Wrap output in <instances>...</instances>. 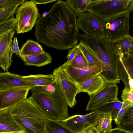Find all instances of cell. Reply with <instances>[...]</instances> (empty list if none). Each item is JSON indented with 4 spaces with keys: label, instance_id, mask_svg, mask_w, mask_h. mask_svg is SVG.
<instances>
[{
    "label": "cell",
    "instance_id": "cell-1",
    "mask_svg": "<svg viewBox=\"0 0 133 133\" xmlns=\"http://www.w3.org/2000/svg\"><path fill=\"white\" fill-rule=\"evenodd\" d=\"M77 17L65 1H57L36 21L35 35L37 41L58 50L72 48L77 44L80 34Z\"/></svg>",
    "mask_w": 133,
    "mask_h": 133
},
{
    "label": "cell",
    "instance_id": "cell-2",
    "mask_svg": "<svg viewBox=\"0 0 133 133\" xmlns=\"http://www.w3.org/2000/svg\"><path fill=\"white\" fill-rule=\"evenodd\" d=\"M30 90L34 102L49 119L62 121L68 117V105L56 79L50 85Z\"/></svg>",
    "mask_w": 133,
    "mask_h": 133
},
{
    "label": "cell",
    "instance_id": "cell-3",
    "mask_svg": "<svg viewBox=\"0 0 133 133\" xmlns=\"http://www.w3.org/2000/svg\"><path fill=\"white\" fill-rule=\"evenodd\" d=\"M78 40L90 48L100 60L102 70L99 75L105 83H119L120 80L117 73L119 56L106 36L99 37L80 34Z\"/></svg>",
    "mask_w": 133,
    "mask_h": 133
},
{
    "label": "cell",
    "instance_id": "cell-4",
    "mask_svg": "<svg viewBox=\"0 0 133 133\" xmlns=\"http://www.w3.org/2000/svg\"><path fill=\"white\" fill-rule=\"evenodd\" d=\"M10 110L24 133H46V126L49 119L31 96Z\"/></svg>",
    "mask_w": 133,
    "mask_h": 133
},
{
    "label": "cell",
    "instance_id": "cell-5",
    "mask_svg": "<svg viewBox=\"0 0 133 133\" xmlns=\"http://www.w3.org/2000/svg\"><path fill=\"white\" fill-rule=\"evenodd\" d=\"M133 0H92L85 12L93 14L104 21L124 13L131 12Z\"/></svg>",
    "mask_w": 133,
    "mask_h": 133
},
{
    "label": "cell",
    "instance_id": "cell-6",
    "mask_svg": "<svg viewBox=\"0 0 133 133\" xmlns=\"http://www.w3.org/2000/svg\"><path fill=\"white\" fill-rule=\"evenodd\" d=\"M15 13L17 20L15 29L17 34L31 30L41 16L36 5L31 1L24 2L17 8Z\"/></svg>",
    "mask_w": 133,
    "mask_h": 133
},
{
    "label": "cell",
    "instance_id": "cell-7",
    "mask_svg": "<svg viewBox=\"0 0 133 133\" xmlns=\"http://www.w3.org/2000/svg\"><path fill=\"white\" fill-rule=\"evenodd\" d=\"M130 13H124L103 21L105 35L110 42L128 36Z\"/></svg>",
    "mask_w": 133,
    "mask_h": 133
},
{
    "label": "cell",
    "instance_id": "cell-8",
    "mask_svg": "<svg viewBox=\"0 0 133 133\" xmlns=\"http://www.w3.org/2000/svg\"><path fill=\"white\" fill-rule=\"evenodd\" d=\"M76 24L78 29L85 34L99 37L105 36L103 21L92 13L85 12L79 15Z\"/></svg>",
    "mask_w": 133,
    "mask_h": 133
},
{
    "label": "cell",
    "instance_id": "cell-9",
    "mask_svg": "<svg viewBox=\"0 0 133 133\" xmlns=\"http://www.w3.org/2000/svg\"><path fill=\"white\" fill-rule=\"evenodd\" d=\"M58 83L60 89L70 108L77 103L76 99L78 86L69 77L61 66L54 70L52 74Z\"/></svg>",
    "mask_w": 133,
    "mask_h": 133
},
{
    "label": "cell",
    "instance_id": "cell-10",
    "mask_svg": "<svg viewBox=\"0 0 133 133\" xmlns=\"http://www.w3.org/2000/svg\"><path fill=\"white\" fill-rule=\"evenodd\" d=\"M60 66L78 86L90 79L99 75L102 70L101 62L94 66H88L81 68L73 67L66 62Z\"/></svg>",
    "mask_w": 133,
    "mask_h": 133
},
{
    "label": "cell",
    "instance_id": "cell-11",
    "mask_svg": "<svg viewBox=\"0 0 133 133\" xmlns=\"http://www.w3.org/2000/svg\"><path fill=\"white\" fill-rule=\"evenodd\" d=\"M118 87L116 84L105 83L96 93L89 95L90 99L86 110H92L98 106L109 101L118 100Z\"/></svg>",
    "mask_w": 133,
    "mask_h": 133
},
{
    "label": "cell",
    "instance_id": "cell-12",
    "mask_svg": "<svg viewBox=\"0 0 133 133\" xmlns=\"http://www.w3.org/2000/svg\"><path fill=\"white\" fill-rule=\"evenodd\" d=\"M99 113L95 111L87 114L75 115L62 121L64 125L71 130L81 133L88 128L96 126V119Z\"/></svg>",
    "mask_w": 133,
    "mask_h": 133
},
{
    "label": "cell",
    "instance_id": "cell-13",
    "mask_svg": "<svg viewBox=\"0 0 133 133\" xmlns=\"http://www.w3.org/2000/svg\"><path fill=\"white\" fill-rule=\"evenodd\" d=\"M31 89L18 87L0 91V110L10 109L26 99Z\"/></svg>",
    "mask_w": 133,
    "mask_h": 133
},
{
    "label": "cell",
    "instance_id": "cell-14",
    "mask_svg": "<svg viewBox=\"0 0 133 133\" xmlns=\"http://www.w3.org/2000/svg\"><path fill=\"white\" fill-rule=\"evenodd\" d=\"M15 29L0 36V67L5 71L8 70L12 62L13 38Z\"/></svg>",
    "mask_w": 133,
    "mask_h": 133
},
{
    "label": "cell",
    "instance_id": "cell-15",
    "mask_svg": "<svg viewBox=\"0 0 133 133\" xmlns=\"http://www.w3.org/2000/svg\"><path fill=\"white\" fill-rule=\"evenodd\" d=\"M35 86L23 76L9 72H0V91L18 87L31 89Z\"/></svg>",
    "mask_w": 133,
    "mask_h": 133
},
{
    "label": "cell",
    "instance_id": "cell-16",
    "mask_svg": "<svg viewBox=\"0 0 133 133\" xmlns=\"http://www.w3.org/2000/svg\"><path fill=\"white\" fill-rule=\"evenodd\" d=\"M24 133L17 122L10 109L0 110V133Z\"/></svg>",
    "mask_w": 133,
    "mask_h": 133
},
{
    "label": "cell",
    "instance_id": "cell-17",
    "mask_svg": "<svg viewBox=\"0 0 133 133\" xmlns=\"http://www.w3.org/2000/svg\"><path fill=\"white\" fill-rule=\"evenodd\" d=\"M105 83L99 75H97L84 82L78 86V94L81 92L88 93L89 96L101 89Z\"/></svg>",
    "mask_w": 133,
    "mask_h": 133
},
{
    "label": "cell",
    "instance_id": "cell-18",
    "mask_svg": "<svg viewBox=\"0 0 133 133\" xmlns=\"http://www.w3.org/2000/svg\"><path fill=\"white\" fill-rule=\"evenodd\" d=\"M110 42L119 55L125 54H133V37L130 35Z\"/></svg>",
    "mask_w": 133,
    "mask_h": 133
},
{
    "label": "cell",
    "instance_id": "cell-19",
    "mask_svg": "<svg viewBox=\"0 0 133 133\" xmlns=\"http://www.w3.org/2000/svg\"><path fill=\"white\" fill-rule=\"evenodd\" d=\"M26 65L40 67L49 64L52 61L50 55L45 52L38 55H23L21 58Z\"/></svg>",
    "mask_w": 133,
    "mask_h": 133
},
{
    "label": "cell",
    "instance_id": "cell-20",
    "mask_svg": "<svg viewBox=\"0 0 133 133\" xmlns=\"http://www.w3.org/2000/svg\"><path fill=\"white\" fill-rule=\"evenodd\" d=\"M123 103L119 99L110 101L98 106L92 111L99 113H109L115 120Z\"/></svg>",
    "mask_w": 133,
    "mask_h": 133
},
{
    "label": "cell",
    "instance_id": "cell-21",
    "mask_svg": "<svg viewBox=\"0 0 133 133\" xmlns=\"http://www.w3.org/2000/svg\"><path fill=\"white\" fill-rule=\"evenodd\" d=\"M25 79L36 86L43 87L54 82L56 79L52 74H37L23 76Z\"/></svg>",
    "mask_w": 133,
    "mask_h": 133
},
{
    "label": "cell",
    "instance_id": "cell-22",
    "mask_svg": "<svg viewBox=\"0 0 133 133\" xmlns=\"http://www.w3.org/2000/svg\"><path fill=\"white\" fill-rule=\"evenodd\" d=\"M46 133H78L66 127L61 121L49 119L46 126Z\"/></svg>",
    "mask_w": 133,
    "mask_h": 133
},
{
    "label": "cell",
    "instance_id": "cell-23",
    "mask_svg": "<svg viewBox=\"0 0 133 133\" xmlns=\"http://www.w3.org/2000/svg\"><path fill=\"white\" fill-rule=\"evenodd\" d=\"M20 50L23 56L38 55L44 52L42 46L38 43L30 39H28L23 45Z\"/></svg>",
    "mask_w": 133,
    "mask_h": 133
},
{
    "label": "cell",
    "instance_id": "cell-24",
    "mask_svg": "<svg viewBox=\"0 0 133 133\" xmlns=\"http://www.w3.org/2000/svg\"><path fill=\"white\" fill-rule=\"evenodd\" d=\"M112 117L110 114L99 113L96 119V127L102 133H105L112 129Z\"/></svg>",
    "mask_w": 133,
    "mask_h": 133
},
{
    "label": "cell",
    "instance_id": "cell-25",
    "mask_svg": "<svg viewBox=\"0 0 133 133\" xmlns=\"http://www.w3.org/2000/svg\"><path fill=\"white\" fill-rule=\"evenodd\" d=\"M92 0H67L65 2L77 16L85 12Z\"/></svg>",
    "mask_w": 133,
    "mask_h": 133
},
{
    "label": "cell",
    "instance_id": "cell-26",
    "mask_svg": "<svg viewBox=\"0 0 133 133\" xmlns=\"http://www.w3.org/2000/svg\"><path fill=\"white\" fill-rule=\"evenodd\" d=\"M133 106L125 113L117 124V128L133 133Z\"/></svg>",
    "mask_w": 133,
    "mask_h": 133
},
{
    "label": "cell",
    "instance_id": "cell-27",
    "mask_svg": "<svg viewBox=\"0 0 133 133\" xmlns=\"http://www.w3.org/2000/svg\"><path fill=\"white\" fill-rule=\"evenodd\" d=\"M81 50L88 62V65L94 66L101 62L96 54L89 47L80 41Z\"/></svg>",
    "mask_w": 133,
    "mask_h": 133
},
{
    "label": "cell",
    "instance_id": "cell-28",
    "mask_svg": "<svg viewBox=\"0 0 133 133\" xmlns=\"http://www.w3.org/2000/svg\"><path fill=\"white\" fill-rule=\"evenodd\" d=\"M17 20L14 16L0 22V36L15 29Z\"/></svg>",
    "mask_w": 133,
    "mask_h": 133
},
{
    "label": "cell",
    "instance_id": "cell-29",
    "mask_svg": "<svg viewBox=\"0 0 133 133\" xmlns=\"http://www.w3.org/2000/svg\"><path fill=\"white\" fill-rule=\"evenodd\" d=\"M19 5L14 4L0 8V22L14 16Z\"/></svg>",
    "mask_w": 133,
    "mask_h": 133
},
{
    "label": "cell",
    "instance_id": "cell-30",
    "mask_svg": "<svg viewBox=\"0 0 133 133\" xmlns=\"http://www.w3.org/2000/svg\"><path fill=\"white\" fill-rule=\"evenodd\" d=\"M69 64L73 67L79 68L89 66L88 62L81 51L75 55Z\"/></svg>",
    "mask_w": 133,
    "mask_h": 133
},
{
    "label": "cell",
    "instance_id": "cell-31",
    "mask_svg": "<svg viewBox=\"0 0 133 133\" xmlns=\"http://www.w3.org/2000/svg\"><path fill=\"white\" fill-rule=\"evenodd\" d=\"M133 106V103H123L120 110L116 119L115 120V123L117 124L121 119L122 117L128 110Z\"/></svg>",
    "mask_w": 133,
    "mask_h": 133
},
{
    "label": "cell",
    "instance_id": "cell-32",
    "mask_svg": "<svg viewBox=\"0 0 133 133\" xmlns=\"http://www.w3.org/2000/svg\"><path fill=\"white\" fill-rule=\"evenodd\" d=\"M81 51L80 45L79 43L77 44L72 49H69L68 54L66 56L68 59L66 63L69 64L75 55Z\"/></svg>",
    "mask_w": 133,
    "mask_h": 133
},
{
    "label": "cell",
    "instance_id": "cell-33",
    "mask_svg": "<svg viewBox=\"0 0 133 133\" xmlns=\"http://www.w3.org/2000/svg\"><path fill=\"white\" fill-rule=\"evenodd\" d=\"M121 97L123 103H133V92L130 91L125 87L122 91Z\"/></svg>",
    "mask_w": 133,
    "mask_h": 133
},
{
    "label": "cell",
    "instance_id": "cell-34",
    "mask_svg": "<svg viewBox=\"0 0 133 133\" xmlns=\"http://www.w3.org/2000/svg\"><path fill=\"white\" fill-rule=\"evenodd\" d=\"M24 0H0V8L6 7L14 4L21 5Z\"/></svg>",
    "mask_w": 133,
    "mask_h": 133
},
{
    "label": "cell",
    "instance_id": "cell-35",
    "mask_svg": "<svg viewBox=\"0 0 133 133\" xmlns=\"http://www.w3.org/2000/svg\"><path fill=\"white\" fill-rule=\"evenodd\" d=\"M12 50L13 53H15L22 58L23 55L21 53L19 47L18 41L16 37H15L13 40L12 45Z\"/></svg>",
    "mask_w": 133,
    "mask_h": 133
},
{
    "label": "cell",
    "instance_id": "cell-36",
    "mask_svg": "<svg viewBox=\"0 0 133 133\" xmlns=\"http://www.w3.org/2000/svg\"><path fill=\"white\" fill-rule=\"evenodd\" d=\"M81 133H101V132L96 127L92 126L88 128Z\"/></svg>",
    "mask_w": 133,
    "mask_h": 133
},
{
    "label": "cell",
    "instance_id": "cell-37",
    "mask_svg": "<svg viewBox=\"0 0 133 133\" xmlns=\"http://www.w3.org/2000/svg\"><path fill=\"white\" fill-rule=\"evenodd\" d=\"M105 133H132L118 128L112 129Z\"/></svg>",
    "mask_w": 133,
    "mask_h": 133
},
{
    "label": "cell",
    "instance_id": "cell-38",
    "mask_svg": "<svg viewBox=\"0 0 133 133\" xmlns=\"http://www.w3.org/2000/svg\"><path fill=\"white\" fill-rule=\"evenodd\" d=\"M56 0H31L36 5L40 4H46L56 1Z\"/></svg>",
    "mask_w": 133,
    "mask_h": 133
},
{
    "label": "cell",
    "instance_id": "cell-39",
    "mask_svg": "<svg viewBox=\"0 0 133 133\" xmlns=\"http://www.w3.org/2000/svg\"><path fill=\"white\" fill-rule=\"evenodd\" d=\"M13 133L2 132V133Z\"/></svg>",
    "mask_w": 133,
    "mask_h": 133
}]
</instances>
